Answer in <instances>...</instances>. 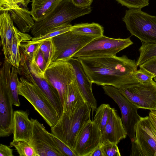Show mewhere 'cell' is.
I'll return each mask as SVG.
<instances>
[{
	"mask_svg": "<svg viewBox=\"0 0 156 156\" xmlns=\"http://www.w3.org/2000/svg\"><path fill=\"white\" fill-rule=\"evenodd\" d=\"M77 58L89 78L97 85H110L119 89L138 83L134 76L137 70L136 63L126 55Z\"/></svg>",
	"mask_w": 156,
	"mask_h": 156,
	"instance_id": "obj_1",
	"label": "cell"
},
{
	"mask_svg": "<svg viewBox=\"0 0 156 156\" xmlns=\"http://www.w3.org/2000/svg\"><path fill=\"white\" fill-rule=\"evenodd\" d=\"M19 94L25 98L51 127L59 118L55 108L37 83L29 68L26 65L20 70Z\"/></svg>",
	"mask_w": 156,
	"mask_h": 156,
	"instance_id": "obj_2",
	"label": "cell"
},
{
	"mask_svg": "<svg viewBox=\"0 0 156 156\" xmlns=\"http://www.w3.org/2000/svg\"><path fill=\"white\" fill-rule=\"evenodd\" d=\"M91 111V105L86 102L70 115L63 112L56 124L51 127V133L73 150L79 133L90 119Z\"/></svg>",
	"mask_w": 156,
	"mask_h": 156,
	"instance_id": "obj_3",
	"label": "cell"
},
{
	"mask_svg": "<svg viewBox=\"0 0 156 156\" xmlns=\"http://www.w3.org/2000/svg\"><path fill=\"white\" fill-rule=\"evenodd\" d=\"M90 6L76 5L71 0H62L55 10L47 18L35 22L31 33L34 37L44 34L49 30L83 16L90 13Z\"/></svg>",
	"mask_w": 156,
	"mask_h": 156,
	"instance_id": "obj_4",
	"label": "cell"
},
{
	"mask_svg": "<svg viewBox=\"0 0 156 156\" xmlns=\"http://www.w3.org/2000/svg\"><path fill=\"white\" fill-rule=\"evenodd\" d=\"M128 30L142 42L156 43V16L140 9H129L122 18Z\"/></svg>",
	"mask_w": 156,
	"mask_h": 156,
	"instance_id": "obj_5",
	"label": "cell"
},
{
	"mask_svg": "<svg viewBox=\"0 0 156 156\" xmlns=\"http://www.w3.org/2000/svg\"><path fill=\"white\" fill-rule=\"evenodd\" d=\"M133 44L130 37L114 38L103 35L90 41L76 52L73 57L80 58L115 56Z\"/></svg>",
	"mask_w": 156,
	"mask_h": 156,
	"instance_id": "obj_6",
	"label": "cell"
},
{
	"mask_svg": "<svg viewBox=\"0 0 156 156\" xmlns=\"http://www.w3.org/2000/svg\"><path fill=\"white\" fill-rule=\"evenodd\" d=\"M131 142L130 156H156V130L148 116L140 117Z\"/></svg>",
	"mask_w": 156,
	"mask_h": 156,
	"instance_id": "obj_7",
	"label": "cell"
},
{
	"mask_svg": "<svg viewBox=\"0 0 156 156\" xmlns=\"http://www.w3.org/2000/svg\"><path fill=\"white\" fill-rule=\"evenodd\" d=\"M119 89L122 95L138 108L156 111V82L153 80L143 83L125 85Z\"/></svg>",
	"mask_w": 156,
	"mask_h": 156,
	"instance_id": "obj_8",
	"label": "cell"
},
{
	"mask_svg": "<svg viewBox=\"0 0 156 156\" xmlns=\"http://www.w3.org/2000/svg\"><path fill=\"white\" fill-rule=\"evenodd\" d=\"M51 38L55 49L52 62L69 61L76 52L94 38L76 34L70 30Z\"/></svg>",
	"mask_w": 156,
	"mask_h": 156,
	"instance_id": "obj_9",
	"label": "cell"
},
{
	"mask_svg": "<svg viewBox=\"0 0 156 156\" xmlns=\"http://www.w3.org/2000/svg\"><path fill=\"white\" fill-rule=\"evenodd\" d=\"M8 68L3 63L0 71V136L10 135L13 132V102L8 81Z\"/></svg>",
	"mask_w": 156,
	"mask_h": 156,
	"instance_id": "obj_10",
	"label": "cell"
},
{
	"mask_svg": "<svg viewBox=\"0 0 156 156\" xmlns=\"http://www.w3.org/2000/svg\"><path fill=\"white\" fill-rule=\"evenodd\" d=\"M48 81L57 90L63 106L68 86L75 79L73 68L68 61L51 62L44 72Z\"/></svg>",
	"mask_w": 156,
	"mask_h": 156,
	"instance_id": "obj_11",
	"label": "cell"
},
{
	"mask_svg": "<svg viewBox=\"0 0 156 156\" xmlns=\"http://www.w3.org/2000/svg\"><path fill=\"white\" fill-rule=\"evenodd\" d=\"M102 87L105 93L112 99L119 106L121 113V120L123 127L131 142L135 137V126L140 116L137 109L120 92L119 89L110 85Z\"/></svg>",
	"mask_w": 156,
	"mask_h": 156,
	"instance_id": "obj_12",
	"label": "cell"
},
{
	"mask_svg": "<svg viewBox=\"0 0 156 156\" xmlns=\"http://www.w3.org/2000/svg\"><path fill=\"white\" fill-rule=\"evenodd\" d=\"M30 119L33 122L32 134L27 142L38 156H63L56 146L51 133L37 119Z\"/></svg>",
	"mask_w": 156,
	"mask_h": 156,
	"instance_id": "obj_13",
	"label": "cell"
},
{
	"mask_svg": "<svg viewBox=\"0 0 156 156\" xmlns=\"http://www.w3.org/2000/svg\"><path fill=\"white\" fill-rule=\"evenodd\" d=\"M101 134L97 126L91 119L87 122L78 135L73 151L76 156H89L101 143Z\"/></svg>",
	"mask_w": 156,
	"mask_h": 156,
	"instance_id": "obj_14",
	"label": "cell"
},
{
	"mask_svg": "<svg viewBox=\"0 0 156 156\" xmlns=\"http://www.w3.org/2000/svg\"><path fill=\"white\" fill-rule=\"evenodd\" d=\"M127 135L121 118L115 108H111L108 120L101 135V144L113 143L117 144Z\"/></svg>",
	"mask_w": 156,
	"mask_h": 156,
	"instance_id": "obj_15",
	"label": "cell"
},
{
	"mask_svg": "<svg viewBox=\"0 0 156 156\" xmlns=\"http://www.w3.org/2000/svg\"><path fill=\"white\" fill-rule=\"evenodd\" d=\"M69 61L73 68L77 84L86 101L91 105L92 111L93 112L97 108V104L92 92L93 83L86 75L77 58L72 57Z\"/></svg>",
	"mask_w": 156,
	"mask_h": 156,
	"instance_id": "obj_16",
	"label": "cell"
},
{
	"mask_svg": "<svg viewBox=\"0 0 156 156\" xmlns=\"http://www.w3.org/2000/svg\"><path fill=\"white\" fill-rule=\"evenodd\" d=\"M28 110H16L14 112L13 120V141H27L31 138L33 122L29 118Z\"/></svg>",
	"mask_w": 156,
	"mask_h": 156,
	"instance_id": "obj_17",
	"label": "cell"
},
{
	"mask_svg": "<svg viewBox=\"0 0 156 156\" xmlns=\"http://www.w3.org/2000/svg\"><path fill=\"white\" fill-rule=\"evenodd\" d=\"M16 29L9 11L1 12L0 34L5 59L9 62L12 40Z\"/></svg>",
	"mask_w": 156,
	"mask_h": 156,
	"instance_id": "obj_18",
	"label": "cell"
},
{
	"mask_svg": "<svg viewBox=\"0 0 156 156\" xmlns=\"http://www.w3.org/2000/svg\"><path fill=\"white\" fill-rule=\"evenodd\" d=\"M86 102L75 79L68 86L63 106V112L70 115Z\"/></svg>",
	"mask_w": 156,
	"mask_h": 156,
	"instance_id": "obj_19",
	"label": "cell"
},
{
	"mask_svg": "<svg viewBox=\"0 0 156 156\" xmlns=\"http://www.w3.org/2000/svg\"><path fill=\"white\" fill-rule=\"evenodd\" d=\"M37 83L50 102L59 118L63 113V106L57 90L48 81L44 75H33Z\"/></svg>",
	"mask_w": 156,
	"mask_h": 156,
	"instance_id": "obj_20",
	"label": "cell"
},
{
	"mask_svg": "<svg viewBox=\"0 0 156 156\" xmlns=\"http://www.w3.org/2000/svg\"><path fill=\"white\" fill-rule=\"evenodd\" d=\"M28 4L21 5L10 10V14L13 22L22 32H29L33 27L35 22L27 8Z\"/></svg>",
	"mask_w": 156,
	"mask_h": 156,
	"instance_id": "obj_21",
	"label": "cell"
},
{
	"mask_svg": "<svg viewBox=\"0 0 156 156\" xmlns=\"http://www.w3.org/2000/svg\"><path fill=\"white\" fill-rule=\"evenodd\" d=\"M62 0H32L30 14L35 22L42 21L49 16Z\"/></svg>",
	"mask_w": 156,
	"mask_h": 156,
	"instance_id": "obj_22",
	"label": "cell"
},
{
	"mask_svg": "<svg viewBox=\"0 0 156 156\" xmlns=\"http://www.w3.org/2000/svg\"><path fill=\"white\" fill-rule=\"evenodd\" d=\"M32 37L28 34L21 32L16 28L13 36L11 48V53L9 62L18 68L20 63V46L23 41L31 40Z\"/></svg>",
	"mask_w": 156,
	"mask_h": 156,
	"instance_id": "obj_23",
	"label": "cell"
},
{
	"mask_svg": "<svg viewBox=\"0 0 156 156\" xmlns=\"http://www.w3.org/2000/svg\"><path fill=\"white\" fill-rule=\"evenodd\" d=\"M76 34L92 37L94 38L104 35L103 27L99 24L82 23L72 26L71 30Z\"/></svg>",
	"mask_w": 156,
	"mask_h": 156,
	"instance_id": "obj_24",
	"label": "cell"
},
{
	"mask_svg": "<svg viewBox=\"0 0 156 156\" xmlns=\"http://www.w3.org/2000/svg\"><path fill=\"white\" fill-rule=\"evenodd\" d=\"M18 69L12 65L9 68L8 73V86L13 105L18 107L20 105L18 96L20 82L18 78Z\"/></svg>",
	"mask_w": 156,
	"mask_h": 156,
	"instance_id": "obj_25",
	"label": "cell"
},
{
	"mask_svg": "<svg viewBox=\"0 0 156 156\" xmlns=\"http://www.w3.org/2000/svg\"><path fill=\"white\" fill-rule=\"evenodd\" d=\"M40 46L35 52L31 62L29 63L30 71L33 75L39 76L44 74L46 63L43 54L40 49Z\"/></svg>",
	"mask_w": 156,
	"mask_h": 156,
	"instance_id": "obj_26",
	"label": "cell"
},
{
	"mask_svg": "<svg viewBox=\"0 0 156 156\" xmlns=\"http://www.w3.org/2000/svg\"><path fill=\"white\" fill-rule=\"evenodd\" d=\"M111 108L109 105L104 104L96 109L93 121L98 126L101 135L108 120Z\"/></svg>",
	"mask_w": 156,
	"mask_h": 156,
	"instance_id": "obj_27",
	"label": "cell"
},
{
	"mask_svg": "<svg viewBox=\"0 0 156 156\" xmlns=\"http://www.w3.org/2000/svg\"><path fill=\"white\" fill-rule=\"evenodd\" d=\"M41 42L32 43L30 40L23 41L21 43L20 51V62L30 63L33 59L34 54L39 47Z\"/></svg>",
	"mask_w": 156,
	"mask_h": 156,
	"instance_id": "obj_28",
	"label": "cell"
},
{
	"mask_svg": "<svg viewBox=\"0 0 156 156\" xmlns=\"http://www.w3.org/2000/svg\"><path fill=\"white\" fill-rule=\"evenodd\" d=\"M72 26L70 23H65L49 30L43 35L32 37L30 41L32 43L42 42L44 40L71 30Z\"/></svg>",
	"mask_w": 156,
	"mask_h": 156,
	"instance_id": "obj_29",
	"label": "cell"
},
{
	"mask_svg": "<svg viewBox=\"0 0 156 156\" xmlns=\"http://www.w3.org/2000/svg\"><path fill=\"white\" fill-rule=\"evenodd\" d=\"M139 51L140 56L136 62L138 66L147 60L156 57V43L142 42Z\"/></svg>",
	"mask_w": 156,
	"mask_h": 156,
	"instance_id": "obj_30",
	"label": "cell"
},
{
	"mask_svg": "<svg viewBox=\"0 0 156 156\" xmlns=\"http://www.w3.org/2000/svg\"><path fill=\"white\" fill-rule=\"evenodd\" d=\"M9 147H14L20 156H38L35 149L27 141H12L10 142Z\"/></svg>",
	"mask_w": 156,
	"mask_h": 156,
	"instance_id": "obj_31",
	"label": "cell"
},
{
	"mask_svg": "<svg viewBox=\"0 0 156 156\" xmlns=\"http://www.w3.org/2000/svg\"><path fill=\"white\" fill-rule=\"evenodd\" d=\"M40 48L43 54L46 63V69L51 63L55 53V47L52 38L41 42Z\"/></svg>",
	"mask_w": 156,
	"mask_h": 156,
	"instance_id": "obj_32",
	"label": "cell"
},
{
	"mask_svg": "<svg viewBox=\"0 0 156 156\" xmlns=\"http://www.w3.org/2000/svg\"><path fill=\"white\" fill-rule=\"evenodd\" d=\"M29 2L30 0H0V10L1 12L9 11Z\"/></svg>",
	"mask_w": 156,
	"mask_h": 156,
	"instance_id": "obj_33",
	"label": "cell"
},
{
	"mask_svg": "<svg viewBox=\"0 0 156 156\" xmlns=\"http://www.w3.org/2000/svg\"><path fill=\"white\" fill-rule=\"evenodd\" d=\"M118 3L129 9H141L148 6L149 0H115Z\"/></svg>",
	"mask_w": 156,
	"mask_h": 156,
	"instance_id": "obj_34",
	"label": "cell"
},
{
	"mask_svg": "<svg viewBox=\"0 0 156 156\" xmlns=\"http://www.w3.org/2000/svg\"><path fill=\"white\" fill-rule=\"evenodd\" d=\"M56 146L63 156H76L73 151L62 140L51 133Z\"/></svg>",
	"mask_w": 156,
	"mask_h": 156,
	"instance_id": "obj_35",
	"label": "cell"
},
{
	"mask_svg": "<svg viewBox=\"0 0 156 156\" xmlns=\"http://www.w3.org/2000/svg\"><path fill=\"white\" fill-rule=\"evenodd\" d=\"M134 76L136 80L141 83L151 82L154 77L153 75L141 68L136 71Z\"/></svg>",
	"mask_w": 156,
	"mask_h": 156,
	"instance_id": "obj_36",
	"label": "cell"
},
{
	"mask_svg": "<svg viewBox=\"0 0 156 156\" xmlns=\"http://www.w3.org/2000/svg\"><path fill=\"white\" fill-rule=\"evenodd\" d=\"M104 156H120L121 155L117 144L109 143L101 144Z\"/></svg>",
	"mask_w": 156,
	"mask_h": 156,
	"instance_id": "obj_37",
	"label": "cell"
},
{
	"mask_svg": "<svg viewBox=\"0 0 156 156\" xmlns=\"http://www.w3.org/2000/svg\"><path fill=\"white\" fill-rule=\"evenodd\" d=\"M139 66L156 77V57L147 60Z\"/></svg>",
	"mask_w": 156,
	"mask_h": 156,
	"instance_id": "obj_38",
	"label": "cell"
},
{
	"mask_svg": "<svg viewBox=\"0 0 156 156\" xmlns=\"http://www.w3.org/2000/svg\"><path fill=\"white\" fill-rule=\"evenodd\" d=\"M13 150L10 147L2 144H0V156H13Z\"/></svg>",
	"mask_w": 156,
	"mask_h": 156,
	"instance_id": "obj_39",
	"label": "cell"
},
{
	"mask_svg": "<svg viewBox=\"0 0 156 156\" xmlns=\"http://www.w3.org/2000/svg\"><path fill=\"white\" fill-rule=\"evenodd\" d=\"M76 5L79 7L90 6L92 3L93 0H71Z\"/></svg>",
	"mask_w": 156,
	"mask_h": 156,
	"instance_id": "obj_40",
	"label": "cell"
},
{
	"mask_svg": "<svg viewBox=\"0 0 156 156\" xmlns=\"http://www.w3.org/2000/svg\"><path fill=\"white\" fill-rule=\"evenodd\" d=\"M89 156H104L101 144L96 148Z\"/></svg>",
	"mask_w": 156,
	"mask_h": 156,
	"instance_id": "obj_41",
	"label": "cell"
},
{
	"mask_svg": "<svg viewBox=\"0 0 156 156\" xmlns=\"http://www.w3.org/2000/svg\"><path fill=\"white\" fill-rule=\"evenodd\" d=\"M148 117L151 123L156 130V111H150Z\"/></svg>",
	"mask_w": 156,
	"mask_h": 156,
	"instance_id": "obj_42",
	"label": "cell"
},
{
	"mask_svg": "<svg viewBox=\"0 0 156 156\" xmlns=\"http://www.w3.org/2000/svg\"><path fill=\"white\" fill-rule=\"evenodd\" d=\"M154 80L156 82V77H154Z\"/></svg>",
	"mask_w": 156,
	"mask_h": 156,
	"instance_id": "obj_43",
	"label": "cell"
}]
</instances>
